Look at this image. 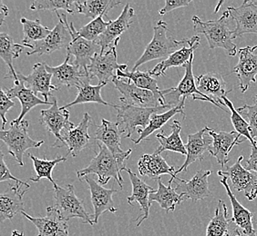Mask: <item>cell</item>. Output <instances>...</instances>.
I'll return each instance as SVG.
<instances>
[{
    "mask_svg": "<svg viewBox=\"0 0 257 236\" xmlns=\"http://www.w3.org/2000/svg\"><path fill=\"white\" fill-rule=\"evenodd\" d=\"M56 15L59 18V23L45 40L33 44L34 48L27 53L28 56L50 54L62 48L68 50L72 38L69 25L67 21V16L60 14L59 12H56Z\"/></svg>",
    "mask_w": 257,
    "mask_h": 236,
    "instance_id": "cell-9",
    "label": "cell"
},
{
    "mask_svg": "<svg viewBox=\"0 0 257 236\" xmlns=\"http://www.w3.org/2000/svg\"><path fill=\"white\" fill-rule=\"evenodd\" d=\"M257 50V44L254 46H252V51L253 52V51H255V50Z\"/></svg>",
    "mask_w": 257,
    "mask_h": 236,
    "instance_id": "cell-55",
    "label": "cell"
},
{
    "mask_svg": "<svg viewBox=\"0 0 257 236\" xmlns=\"http://www.w3.org/2000/svg\"><path fill=\"white\" fill-rule=\"evenodd\" d=\"M30 186H10V189L0 194V222L13 219L16 214L24 212L23 196Z\"/></svg>",
    "mask_w": 257,
    "mask_h": 236,
    "instance_id": "cell-28",
    "label": "cell"
},
{
    "mask_svg": "<svg viewBox=\"0 0 257 236\" xmlns=\"http://www.w3.org/2000/svg\"><path fill=\"white\" fill-rule=\"evenodd\" d=\"M5 92L10 99H19V101L21 104V112L19 118L12 121L16 124L21 123L24 120L23 118H25L26 114L35 106L40 104L52 106L53 104V102H46L45 100L39 98L30 89L26 86L24 81L20 78L14 81L13 86L11 88L6 89Z\"/></svg>",
    "mask_w": 257,
    "mask_h": 236,
    "instance_id": "cell-27",
    "label": "cell"
},
{
    "mask_svg": "<svg viewBox=\"0 0 257 236\" xmlns=\"http://www.w3.org/2000/svg\"><path fill=\"white\" fill-rule=\"evenodd\" d=\"M157 182L158 190L150 196V204H152L154 202H158L161 208L167 212L175 211L176 206L181 204L184 201L183 197L176 192L175 189L172 187V184H169L168 186H164L161 178L157 179Z\"/></svg>",
    "mask_w": 257,
    "mask_h": 236,
    "instance_id": "cell-37",
    "label": "cell"
},
{
    "mask_svg": "<svg viewBox=\"0 0 257 236\" xmlns=\"http://www.w3.org/2000/svg\"><path fill=\"white\" fill-rule=\"evenodd\" d=\"M193 58H194V54L191 58L188 63L183 66L185 69V74L178 86L176 88H169L168 93L164 96L165 104L174 108V106H178L180 102L182 101V99H186L189 96H192L193 100L210 102L214 104L215 106H217L218 108L228 112V110L223 108L221 104L215 103L213 99L209 98L208 96H204L203 94L201 93L198 90L197 86H196V78H194L193 72Z\"/></svg>",
    "mask_w": 257,
    "mask_h": 236,
    "instance_id": "cell-7",
    "label": "cell"
},
{
    "mask_svg": "<svg viewBox=\"0 0 257 236\" xmlns=\"http://www.w3.org/2000/svg\"><path fill=\"white\" fill-rule=\"evenodd\" d=\"M123 171L128 172V176L132 182L133 186V194L130 196L127 199L128 204L134 206V202H138L140 206H141V211H143V214L139 216L135 221H137V226H141L142 222L148 219L149 214H150V196L152 194L156 192L154 188L148 186L146 182H144L139 178L138 176L133 172L131 169L125 168Z\"/></svg>",
    "mask_w": 257,
    "mask_h": 236,
    "instance_id": "cell-24",
    "label": "cell"
},
{
    "mask_svg": "<svg viewBox=\"0 0 257 236\" xmlns=\"http://www.w3.org/2000/svg\"><path fill=\"white\" fill-rule=\"evenodd\" d=\"M126 69H128V64L118 63L116 48H112L105 53L95 54L88 68V76L89 79H99V84H107L109 80H113L118 70L125 71Z\"/></svg>",
    "mask_w": 257,
    "mask_h": 236,
    "instance_id": "cell-10",
    "label": "cell"
},
{
    "mask_svg": "<svg viewBox=\"0 0 257 236\" xmlns=\"http://www.w3.org/2000/svg\"><path fill=\"white\" fill-rule=\"evenodd\" d=\"M9 16V8L7 6L4 5L3 1L0 0V26L5 21L6 16Z\"/></svg>",
    "mask_w": 257,
    "mask_h": 236,
    "instance_id": "cell-52",
    "label": "cell"
},
{
    "mask_svg": "<svg viewBox=\"0 0 257 236\" xmlns=\"http://www.w3.org/2000/svg\"><path fill=\"white\" fill-rule=\"evenodd\" d=\"M135 16V12L130 4H126L119 18L116 20H109V24L103 34L96 41L101 48V53L106 50L117 48L120 36L131 28L132 20Z\"/></svg>",
    "mask_w": 257,
    "mask_h": 236,
    "instance_id": "cell-15",
    "label": "cell"
},
{
    "mask_svg": "<svg viewBox=\"0 0 257 236\" xmlns=\"http://www.w3.org/2000/svg\"><path fill=\"white\" fill-rule=\"evenodd\" d=\"M109 22H105L102 16L90 21L87 25L80 28L78 33L81 38L89 41H97L99 36L103 34L104 31L109 26Z\"/></svg>",
    "mask_w": 257,
    "mask_h": 236,
    "instance_id": "cell-45",
    "label": "cell"
},
{
    "mask_svg": "<svg viewBox=\"0 0 257 236\" xmlns=\"http://www.w3.org/2000/svg\"><path fill=\"white\" fill-rule=\"evenodd\" d=\"M18 78L23 80L26 86L30 89L35 94H40L44 96L45 101L49 102V98L52 96L51 92L58 90L52 84V74L48 72L46 63L35 64L30 74L24 76L20 72H17Z\"/></svg>",
    "mask_w": 257,
    "mask_h": 236,
    "instance_id": "cell-21",
    "label": "cell"
},
{
    "mask_svg": "<svg viewBox=\"0 0 257 236\" xmlns=\"http://www.w3.org/2000/svg\"><path fill=\"white\" fill-rule=\"evenodd\" d=\"M121 3L119 0H86L76 1V8L79 14L94 20L108 14L109 10Z\"/></svg>",
    "mask_w": 257,
    "mask_h": 236,
    "instance_id": "cell-38",
    "label": "cell"
},
{
    "mask_svg": "<svg viewBox=\"0 0 257 236\" xmlns=\"http://www.w3.org/2000/svg\"><path fill=\"white\" fill-rule=\"evenodd\" d=\"M71 43L68 48V54L74 56V63L88 74V68L95 54L101 53V48L96 41H89L81 38L75 28L73 22L69 23Z\"/></svg>",
    "mask_w": 257,
    "mask_h": 236,
    "instance_id": "cell-14",
    "label": "cell"
},
{
    "mask_svg": "<svg viewBox=\"0 0 257 236\" xmlns=\"http://www.w3.org/2000/svg\"><path fill=\"white\" fill-rule=\"evenodd\" d=\"M20 22L23 26L24 33V38L22 40V43L26 48H30L31 50L34 48L33 44H31L45 40L52 31L49 28L42 25L40 20H30L26 18H22Z\"/></svg>",
    "mask_w": 257,
    "mask_h": 236,
    "instance_id": "cell-40",
    "label": "cell"
},
{
    "mask_svg": "<svg viewBox=\"0 0 257 236\" xmlns=\"http://www.w3.org/2000/svg\"><path fill=\"white\" fill-rule=\"evenodd\" d=\"M208 134L213 138V144L209 149V152L216 158L217 162L223 168L229 162V154L234 146L243 143L246 139L241 140V136L236 131L219 132L209 128Z\"/></svg>",
    "mask_w": 257,
    "mask_h": 236,
    "instance_id": "cell-23",
    "label": "cell"
},
{
    "mask_svg": "<svg viewBox=\"0 0 257 236\" xmlns=\"http://www.w3.org/2000/svg\"><path fill=\"white\" fill-rule=\"evenodd\" d=\"M13 106H15V102H13L8 96L4 88H1L0 90V116L2 119V130H4L6 124L8 123L6 114Z\"/></svg>",
    "mask_w": 257,
    "mask_h": 236,
    "instance_id": "cell-48",
    "label": "cell"
},
{
    "mask_svg": "<svg viewBox=\"0 0 257 236\" xmlns=\"http://www.w3.org/2000/svg\"><path fill=\"white\" fill-rule=\"evenodd\" d=\"M230 14L227 10L217 20L203 21L197 16H193V30L197 34H204L211 50L223 48L228 56L237 54L236 44L233 43V30L229 28Z\"/></svg>",
    "mask_w": 257,
    "mask_h": 236,
    "instance_id": "cell-2",
    "label": "cell"
},
{
    "mask_svg": "<svg viewBox=\"0 0 257 236\" xmlns=\"http://www.w3.org/2000/svg\"><path fill=\"white\" fill-rule=\"evenodd\" d=\"M209 128L205 126L202 130L198 131L197 133L192 134L188 136V142L185 144V148L187 150L186 160L183 162V166L176 170L174 172V180L177 178V176L180 172H186L189 166L193 162L200 160L203 161L205 152H209V149L213 144V138L209 134L207 136Z\"/></svg>",
    "mask_w": 257,
    "mask_h": 236,
    "instance_id": "cell-19",
    "label": "cell"
},
{
    "mask_svg": "<svg viewBox=\"0 0 257 236\" xmlns=\"http://www.w3.org/2000/svg\"><path fill=\"white\" fill-rule=\"evenodd\" d=\"M196 86L201 93L213 99L215 103L226 106L223 101V98H227L228 93L232 90H227L226 83L223 76L215 72H209L196 78Z\"/></svg>",
    "mask_w": 257,
    "mask_h": 236,
    "instance_id": "cell-26",
    "label": "cell"
},
{
    "mask_svg": "<svg viewBox=\"0 0 257 236\" xmlns=\"http://www.w3.org/2000/svg\"><path fill=\"white\" fill-rule=\"evenodd\" d=\"M223 1H222V2H220L219 4H218L217 6H216V10H215V13H217L218 10H219V8H220V6H222V4H223Z\"/></svg>",
    "mask_w": 257,
    "mask_h": 236,
    "instance_id": "cell-54",
    "label": "cell"
},
{
    "mask_svg": "<svg viewBox=\"0 0 257 236\" xmlns=\"http://www.w3.org/2000/svg\"><path fill=\"white\" fill-rule=\"evenodd\" d=\"M70 54H67L64 63L59 66H50L46 64V68L48 72L52 74V84L56 88L60 90L62 86L78 88L81 83L85 81L83 78H89L88 74L79 68L78 66L72 62L69 64Z\"/></svg>",
    "mask_w": 257,
    "mask_h": 236,
    "instance_id": "cell-17",
    "label": "cell"
},
{
    "mask_svg": "<svg viewBox=\"0 0 257 236\" xmlns=\"http://www.w3.org/2000/svg\"><path fill=\"white\" fill-rule=\"evenodd\" d=\"M154 38L144 50V54L134 64L132 71H136L142 64L153 60L168 58L171 54L181 50L190 42V38L176 40L169 36L167 24L164 21H158L154 28Z\"/></svg>",
    "mask_w": 257,
    "mask_h": 236,
    "instance_id": "cell-3",
    "label": "cell"
},
{
    "mask_svg": "<svg viewBox=\"0 0 257 236\" xmlns=\"http://www.w3.org/2000/svg\"><path fill=\"white\" fill-rule=\"evenodd\" d=\"M84 180L88 184L90 190L91 202L94 209V214H93L94 224H97L99 222V217L105 212H117V208L115 207L113 199H112V196L114 194L117 192V190L105 189L91 177H84Z\"/></svg>",
    "mask_w": 257,
    "mask_h": 236,
    "instance_id": "cell-25",
    "label": "cell"
},
{
    "mask_svg": "<svg viewBox=\"0 0 257 236\" xmlns=\"http://www.w3.org/2000/svg\"><path fill=\"white\" fill-rule=\"evenodd\" d=\"M200 46V36H194L190 38L188 44H185L181 50H177L169 56L168 58L164 59L161 63L156 64L154 68L150 70V74L154 76H164L166 70L171 68H179L184 66L188 63L191 58L194 54V51Z\"/></svg>",
    "mask_w": 257,
    "mask_h": 236,
    "instance_id": "cell-29",
    "label": "cell"
},
{
    "mask_svg": "<svg viewBox=\"0 0 257 236\" xmlns=\"http://www.w3.org/2000/svg\"><path fill=\"white\" fill-rule=\"evenodd\" d=\"M232 218L228 214L226 204L223 200L218 201L214 216L211 219L206 229V236H223L229 229Z\"/></svg>",
    "mask_w": 257,
    "mask_h": 236,
    "instance_id": "cell-41",
    "label": "cell"
},
{
    "mask_svg": "<svg viewBox=\"0 0 257 236\" xmlns=\"http://www.w3.org/2000/svg\"><path fill=\"white\" fill-rule=\"evenodd\" d=\"M29 158H30V159L32 160L33 166H34L35 172L37 174V176L35 178L31 177L30 179V181L35 182H40V179L46 178L50 182H51L53 186H56L57 184H56L53 177H52L53 169L60 162H66L67 161V156L57 158L54 160H46V159H40V158H36L34 156H32L31 154H29Z\"/></svg>",
    "mask_w": 257,
    "mask_h": 236,
    "instance_id": "cell-42",
    "label": "cell"
},
{
    "mask_svg": "<svg viewBox=\"0 0 257 236\" xmlns=\"http://www.w3.org/2000/svg\"><path fill=\"white\" fill-rule=\"evenodd\" d=\"M171 128H172V134L168 136H164L163 132L156 134V139L158 140L160 146L154 154H161L163 151H172V152H179L183 156H187V150L181 138L182 124H180L178 120H175L171 124Z\"/></svg>",
    "mask_w": 257,
    "mask_h": 236,
    "instance_id": "cell-36",
    "label": "cell"
},
{
    "mask_svg": "<svg viewBox=\"0 0 257 236\" xmlns=\"http://www.w3.org/2000/svg\"><path fill=\"white\" fill-rule=\"evenodd\" d=\"M223 236H242V234L241 229L232 222V220H231L229 229Z\"/></svg>",
    "mask_w": 257,
    "mask_h": 236,
    "instance_id": "cell-51",
    "label": "cell"
},
{
    "mask_svg": "<svg viewBox=\"0 0 257 236\" xmlns=\"http://www.w3.org/2000/svg\"><path fill=\"white\" fill-rule=\"evenodd\" d=\"M238 113L245 116L247 118L248 124L250 126V133L252 140L257 146V94L254 96V104L252 106L244 104L242 108H238Z\"/></svg>",
    "mask_w": 257,
    "mask_h": 236,
    "instance_id": "cell-46",
    "label": "cell"
},
{
    "mask_svg": "<svg viewBox=\"0 0 257 236\" xmlns=\"http://www.w3.org/2000/svg\"><path fill=\"white\" fill-rule=\"evenodd\" d=\"M221 184H223L226 192H227L229 199L231 201L232 207V220L236 226H237L242 232L247 236H257L256 231L253 227L252 224V214L251 212L246 209L245 207L242 206V204L239 202L237 198L234 196L233 192H232L230 186L228 184V178L226 176H221Z\"/></svg>",
    "mask_w": 257,
    "mask_h": 236,
    "instance_id": "cell-31",
    "label": "cell"
},
{
    "mask_svg": "<svg viewBox=\"0 0 257 236\" xmlns=\"http://www.w3.org/2000/svg\"><path fill=\"white\" fill-rule=\"evenodd\" d=\"M30 10L41 11V10H48V11H54L59 12V10H64L69 14H74L77 10L76 8V1L73 0H40L34 1L30 6Z\"/></svg>",
    "mask_w": 257,
    "mask_h": 236,
    "instance_id": "cell-43",
    "label": "cell"
},
{
    "mask_svg": "<svg viewBox=\"0 0 257 236\" xmlns=\"http://www.w3.org/2000/svg\"><path fill=\"white\" fill-rule=\"evenodd\" d=\"M243 156H239L237 161L232 166L227 168V170L218 171L219 176L227 177L231 181L232 186L238 192L243 191L244 196L249 201H253L257 197V174L249 171L242 166Z\"/></svg>",
    "mask_w": 257,
    "mask_h": 236,
    "instance_id": "cell-11",
    "label": "cell"
},
{
    "mask_svg": "<svg viewBox=\"0 0 257 236\" xmlns=\"http://www.w3.org/2000/svg\"><path fill=\"white\" fill-rule=\"evenodd\" d=\"M185 101H186V99L183 98L178 106H174L173 108L170 109L167 112L153 114L152 118H151V120H150V123L146 126V128L139 129V138L137 139L132 138L133 142L135 144H138L143 140L147 139L152 134H154L155 131H157L159 129L163 128V126L167 123L171 118H173L175 114H182L183 116H185L184 110H183L184 109V106H185Z\"/></svg>",
    "mask_w": 257,
    "mask_h": 236,
    "instance_id": "cell-33",
    "label": "cell"
},
{
    "mask_svg": "<svg viewBox=\"0 0 257 236\" xmlns=\"http://www.w3.org/2000/svg\"><path fill=\"white\" fill-rule=\"evenodd\" d=\"M54 198L55 209L63 220L69 222L72 218H79L83 224L94 226L93 216L86 211L84 202L76 196L73 186L63 188L57 184L54 186Z\"/></svg>",
    "mask_w": 257,
    "mask_h": 236,
    "instance_id": "cell-4",
    "label": "cell"
},
{
    "mask_svg": "<svg viewBox=\"0 0 257 236\" xmlns=\"http://www.w3.org/2000/svg\"><path fill=\"white\" fill-rule=\"evenodd\" d=\"M227 11L235 22L234 40L246 34H257V0H245L237 8L229 6Z\"/></svg>",
    "mask_w": 257,
    "mask_h": 236,
    "instance_id": "cell-13",
    "label": "cell"
},
{
    "mask_svg": "<svg viewBox=\"0 0 257 236\" xmlns=\"http://www.w3.org/2000/svg\"><path fill=\"white\" fill-rule=\"evenodd\" d=\"M175 166H170L162 154H145L140 158L138 162L139 174L142 176H148L151 179H159L163 174H170L169 184L174 181Z\"/></svg>",
    "mask_w": 257,
    "mask_h": 236,
    "instance_id": "cell-30",
    "label": "cell"
},
{
    "mask_svg": "<svg viewBox=\"0 0 257 236\" xmlns=\"http://www.w3.org/2000/svg\"><path fill=\"white\" fill-rule=\"evenodd\" d=\"M117 76L112 80L115 88L121 94L119 100L122 102V104L144 108H154L166 106L163 94H157L152 91L140 88L130 81L126 82Z\"/></svg>",
    "mask_w": 257,
    "mask_h": 236,
    "instance_id": "cell-6",
    "label": "cell"
},
{
    "mask_svg": "<svg viewBox=\"0 0 257 236\" xmlns=\"http://www.w3.org/2000/svg\"><path fill=\"white\" fill-rule=\"evenodd\" d=\"M121 132L117 123L101 119L100 126H97L95 140L103 144L112 154H121L124 151L120 148Z\"/></svg>",
    "mask_w": 257,
    "mask_h": 236,
    "instance_id": "cell-32",
    "label": "cell"
},
{
    "mask_svg": "<svg viewBox=\"0 0 257 236\" xmlns=\"http://www.w3.org/2000/svg\"><path fill=\"white\" fill-rule=\"evenodd\" d=\"M231 73L237 76L239 88L242 94L247 91L251 84L256 83L257 54H253L252 46L239 50L238 64Z\"/></svg>",
    "mask_w": 257,
    "mask_h": 236,
    "instance_id": "cell-20",
    "label": "cell"
},
{
    "mask_svg": "<svg viewBox=\"0 0 257 236\" xmlns=\"http://www.w3.org/2000/svg\"><path fill=\"white\" fill-rule=\"evenodd\" d=\"M170 106H163L154 108H136L132 106L117 104V124L121 134L127 133L125 138H131L138 126L146 128L152 116L164 109H172Z\"/></svg>",
    "mask_w": 257,
    "mask_h": 236,
    "instance_id": "cell-8",
    "label": "cell"
},
{
    "mask_svg": "<svg viewBox=\"0 0 257 236\" xmlns=\"http://www.w3.org/2000/svg\"><path fill=\"white\" fill-rule=\"evenodd\" d=\"M24 44H16L12 36L7 33L0 34V56L5 61L9 66V74H6L5 78L18 80V74L13 66V60L20 58V54L25 50Z\"/></svg>",
    "mask_w": 257,
    "mask_h": 236,
    "instance_id": "cell-34",
    "label": "cell"
},
{
    "mask_svg": "<svg viewBox=\"0 0 257 236\" xmlns=\"http://www.w3.org/2000/svg\"><path fill=\"white\" fill-rule=\"evenodd\" d=\"M116 76L120 79H128V81L133 82V84H135L140 88L152 91L157 94L165 96L166 94L168 93V89L160 90L157 80H155L153 78V76L150 74V71H147V72L140 71V70L128 71V69H126L125 71L118 70Z\"/></svg>",
    "mask_w": 257,
    "mask_h": 236,
    "instance_id": "cell-39",
    "label": "cell"
},
{
    "mask_svg": "<svg viewBox=\"0 0 257 236\" xmlns=\"http://www.w3.org/2000/svg\"><path fill=\"white\" fill-rule=\"evenodd\" d=\"M90 79H87L83 81L78 88V96L77 98L70 103L66 104L64 106L60 108L61 109H68L75 104H81L96 103L112 106L114 108H117V104L106 102L101 96V89L106 84H99L97 86H91L89 84Z\"/></svg>",
    "mask_w": 257,
    "mask_h": 236,
    "instance_id": "cell-35",
    "label": "cell"
},
{
    "mask_svg": "<svg viewBox=\"0 0 257 236\" xmlns=\"http://www.w3.org/2000/svg\"><path fill=\"white\" fill-rule=\"evenodd\" d=\"M211 174L212 172L209 170H200L189 181L177 177L174 180L176 181L174 189L184 200H192L195 202L205 199L212 196L208 182V177Z\"/></svg>",
    "mask_w": 257,
    "mask_h": 236,
    "instance_id": "cell-16",
    "label": "cell"
},
{
    "mask_svg": "<svg viewBox=\"0 0 257 236\" xmlns=\"http://www.w3.org/2000/svg\"><path fill=\"white\" fill-rule=\"evenodd\" d=\"M91 124V116L89 113H85L79 126L61 132V138L69 148V154L73 158L78 156L83 149L89 146L91 139L89 134V128Z\"/></svg>",
    "mask_w": 257,
    "mask_h": 236,
    "instance_id": "cell-22",
    "label": "cell"
},
{
    "mask_svg": "<svg viewBox=\"0 0 257 236\" xmlns=\"http://www.w3.org/2000/svg\"><path fill=\"white\" fill-rule=\"evenodd\" d=\"M99 151L87 168L77 171V176L79 180L89 174H97L98 181L100 186L107 184L109 179L113 178L118 182L120 189H122L123 178L121 176V171H123L125 161L128 159L132 149L121 154H112L103 144L98 143Z\"/></svg>",
    "mask_w": 257,
    "mask_h": 236,
    "instance_id": "cell-1",
    "label": "cell"
},
{
    "mask_svg": "<svg viewBox=\"0 0 257 236\" xmlns=\"http://www.w3.org/2000/svg\"><path fill=\"white\" fill-rule=\"evenodd\" d=\"M30 123L23 120L20 124L10 123L9 130H2L0 132V139L7 144L9 152L15 158L20 166H24L23 156L24 152L30 148H39L44 144V141H35L30 138L28 133Z\"/></svg>",
    "mask_w": 257,
    "mask_h": 236,
    "instance_id": "cell-5",
    "label": "cell"
},
{
    "mask_svg": "<svg viewBox=\"0 0 257 236\" xmlns=\"http://www.w3.org/2000/svg\"><path fill=\"white\" fill-rule=\"evenodd\" d=\"M21 214L37 227V236H70L68 222L60 217L54 206L47 208V216L44 217H32L25 211Z\"/></svg>",
    "mask_w": 257,
    "mask_h": 236,
    "instance_id": "cell-18",
    "label": "cell"
},
{
    "mask_svg": "<svg viewBox=\"0 0 257 236\" xmlns=\"http://www.w3.org/2000/svg\"><path fill=\"white\" fill-rule=\"evenodd\" d=\"M12 180L16 182V186L18 187L23 186H30L28 182L25 181H21L18 179L17 177L13 176L12 174L10 172V169L7 166V164L4 161V154L2 151H0V182H5V181H10Z\"/></svg>",
    "mask_w": 257,
    "mask_h": 236,
    "instance_id": "cell-47",
    "label": "cell"
},
{
    "mask_svg": "<svg viewBox=\"0 0 257 236\" xmlns=\"http://www.w3.org/2000/svg\"><path fill=\"white\" fill-rule=\"evenodd\" d=\"M11 236H25L23 232L18 231V230H14L12 232Z\"/></svg>",
    "mask_w": 257,
    "mask_h": 236,
    "instance_id": "cell-53",
    "label": "cell"
},
{
    "mask_svg": "<svg viewBox=\"0 0 257 236\" xmlns=\"http://www.w3.org/2000/svg\"><path fill=\"white\" fill-rule=\"evenodd\" d=\"M251 154L249 159L245 161V168L249 171H252L257 174V146L253 144L251 146Z\"/></svg>",
    "mask_w": 257,
    "mask_h": 236,
    "instance_id": "cell-50",
    "label": "cell"
},
{
    "mask_svg": "<svg viewBox=\"0 0 257 236\" xmlns=\"http://www.w3.org/2000/svg\"><path fill=\"white\" fill-rule=\"evenodd\" d=\"M191 3H192L191 0H166L165 6L162 10H160L159 14L161 16H165L173 10H177L183 6H188Z\"/></svg>",
    "mask_w": 257,
    "mask_h": 236,
    "instance_id": "cell-49",
    "label": "cell"
},
{
    "mask_svg": "<svg viewBox=\"0 0 257 236\" xmlns=\"http://www.w3.org/2000/svg\"><path fill=\"white\" fill-rule=\"evenodd\" d=\"M223 101L225 104V106H227L228 110H230V112H231V122L234 128V131H236L241 136H243L245 139L249 140L251 146L256 144L251 136L250 126L248 122L243 119L241 114L238 113L237 109L233 108L232 102L227 98H223Z\"/></svg>",
    "mask_w": 257,
    "mask_h": 236,
    "instance_id": "cell-44",
    "label": "cell"
},
{
    "mask_svg": "<svg viewBox=\"0 0 257 236\" xmlns=\"http://www.w3.org/2000/svg\"><path fill=\"white\" fill-rule=\"evenodd\" d=\"M53 104L49 109L41 111L40 123L56 138L52 148H63L66 146L61 138V132L66 129L75 128V124L69 121V111L68 109H61L58 106L57 98L52 96Z\"/></svg>",
    "mask_w": 257,
    "mask_h": 236,
    "instance_id": "cell-12",
    "label": "cell"
}]
</instances>
